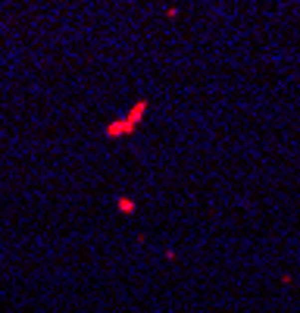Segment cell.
I'll use <instances>...</instances> for the list:
<instances>
[{
	"mask_svg": "<svg viewBox=\"0 0 300 313\" xmlns=\"http://www.w3.org/2000/svg\"><path fill=\"white\" fill-rule=\"evenodd\" d=\"M144 110H147V103L141 100V103H135V107L129 110V116H122V119H116V122H110L107 125V138H122V135H129L138 122L144 119Z\"/></svg>",
	"mask_w": 300,
	"mask_h": 313,
	"instance_id": "1",
	"label": "cell"
},
{
	"mask_svg": "<svg viewBox=\"0 0 300 313\" xmlns=\"http://www.w3.org/2000/svg\"><path fill=\"white\" fill-rule=\"evenodd\" d=\"M119 210L122 213H135V201L132 198H119Z\"/></svg>",
	"mask_w": 300,
	"mask_h": 313,
	"instance_id": "2",
	"label": "cell"
}]
</instances>
